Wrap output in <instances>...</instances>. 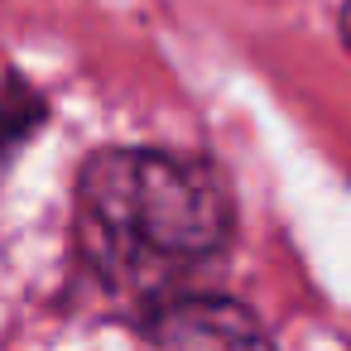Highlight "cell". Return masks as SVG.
<instances>
[{
	"mask_svg": "<svg viewBox=\"0 0 351 351\" xmlns=\"http://www.w3.org/2000/svg\"><path fill=\"white\" fill-rule=\"evenodd\" d=\"M140 351H274V337L236 298L178 293L140 317Z\"/></svg>",
	"mask_w": 351,
	"mask_h": 351,
	"instance_id": "2",
	"label": "cell"
},
{
	"mask_svg": "<svg viewBox=\"0 0 351 351\" xmlns=\"http://www.w3.org/2000/svg\"><path fill=\"white\" fill-rule=\"evenodd\" d=\"M236 236V202L207 159L173 149H97L73 188V260L92 293L145 317Z\"/></svg>",
	"mask_w": 351,
	"mask_h": 351,
	"instance_id": "1",
	"label": "cell"
},
{
	"mask_svg": "<svg viewBox=\"0 0 351 351\" xmlns=\"http://www.w3.org/2000/svg\"><path fill=\"white\" fill-rule=\"evenodd\" d=\"M44 116H49V101L34 87H25L20 77H10L0 87V173H5V164L25 149V140L39 135Z\"/></svg>",
	"mask_w": 351,
	"mask_h": 351,
	"instance_id": "3",
	"label": "cell"
}]
</instances>
